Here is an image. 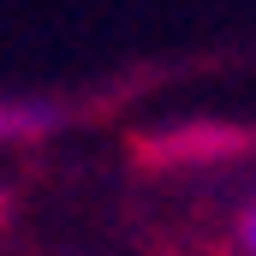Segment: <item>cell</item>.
<instances>
[{"label": "cell", "instance_id": "6da1fadb", "mask_svg": "<svg viewBox=\"0 0 256 256\" xmlns=\"http://www.w3.org/2000/svg\"><path fill=\"white\" fill-rule=\"evenodd\" d=\"M60 126L54 102H0V143H30Z\"/></svg>", "mask_w": 256, "mask_h": 256}, {"label": "cell", "instance_id": "7a4b0ae2", "mask_svg": "<svg viewBox=\"0 0 256 256\" xmlns=\"http://www.w3.org/2000/svg\"><path fill=\"white\" fill-rule=\"evenodd\" d=\"M238 238H244V250L256 256V202L244 208V220H238Z\"/></svg>", "mask_w": 256, "mask_h": 256}]
</instances>
